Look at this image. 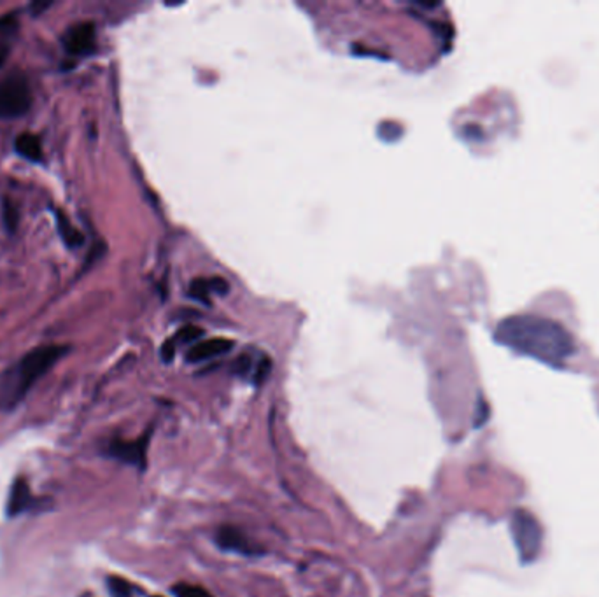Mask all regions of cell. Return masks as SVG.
<instances>
[{
    "label": "cell",
    "mask_w": 599,
    "mask_h": 597,
    "mask_svg": "<svg viewBox=\"0 0 599 597\" xmlns=\"http://www.w3.org/2000/svg\"><path fill=\"white\" fill-rule=\"evenodd\" d=\"M209 286H211V289H214L219 296H225V295L228 293V289H230L228 284H227L223 279H219V277H218V279H211V280H209Z\"/></svg>",
    "instance_id": "19"
},
{
    "label": "cell",
    "mask_w": 599,
    "mask_h": 597,
    "mask_svg": "<svg viewBox=\"0 0 599 597\" xmlns=\"http://www.w3.org/2000/svg\"><path fill=\"white\" fill-rule=\"evenodd\" d=\"M35 505H37V498L32 494L28 482L25 478H16L14 484L11 486V493H9V500L5 507L7 515L18 517L21 513L32 510Z\"/></svg>",
    "instance_id": "8"
},
{
    "label": "cell",
    "mask_w": 599,
    "mask_h": 597,
    "mask_svg": "<svg viewBox=\"0 0 599 597\" xmlns=\"http://www.w3.org/2000/svg\"><path fill=\"white\" fill-rule=\"evenodd\" d=\"M14 149L19 157H23L28 162H34V164L42 162V157H44L42 142L35 134H30V132L19 134L14 141Z\"/></svg>",
    "instance_id": "10"
},
{
    "label": "cell",
    "mask_w": 599,
    "mask_h": 597,
    "mask_svg": "<svg viewBox=\"0 0 599 597\" xmlns=\"http://www.w3.org/2000/svg\"><path fill=\"white\" fill-rule=\"evenodd\" d=\"M83 597H89V596H83Z\"/></svg>",
    "instance_id": "24"
},
{
    "label": "cell",
    "mask_w": 599,
    "mask_h": 597,
    "mask_svg": "<svg viewBox=\"0 0 599 597\" xmlns=\"http://www.w3.org/2000/svg\"><path fill=\"white\" fill-rule=\"evenodd\" d=\"M4 223L9 230H14L18 223V212L14 210L12 205H7L5 202H4Z\"/></svg>",
    "instance_id": "17"
},
{
    "label": "cell",
    "mask_w": 599,
    "mask_h": 597,
    "mask_svg": "<svg viewBox=\"0 0 599 597\" xmlns=\"http://www.w3.org/2000/svg\"><path fill=\"white\" fill-rule=\"evenodd\" d=\"M250 368H251V359H250V356H241V357L237 359V363H235V371H237L239 375H244V373L250 371Z\"/></svg>",
    "instance_id": "20"
},
{
    "label": "cell",
    "mask_w": 599,
    "mask_h": 597,
    "mask_svg": "<svg viewBox=\"0 0 599 597\" xmlns=\"http://www.w3.org/2000/svg\"><path fill=\"white\" fill-rule=\"evenodd\" d=\"M268 371H270V361H268L266 357H263V359L259 361V364H257V371H255V382H257V384L263 382V380L266 379Z\"/></svg>",
    "instance_id": "18"
},
{
    "label": "cell",
    "mask_w": 599,
    "mask_h": 597,
    "mask_svg": "<svg viewBox=\"0 0 599 597\" xmlns=\"http://www.w3.org/2000/svg\"><path fill=\"white\" fill-rule=\"evenodd\" d=\"M48 7H51V2H46V4H41V2H35L34 5H32V9H35V14H39V12H42L44 9H48Z\"/></svg>",
    "instance_id": "23"
},
{
    "label": "cell",
    "mask_w": 599,
    "mask_h": 597,
    "mask_svg": "<svg viewBox=\"0 0 599 597\" xmlns=\"http://www.w3.org/2000/svg\"><path fill=\"white\" fill-rule=\"evenodd\" d=\"M498 339L550 364H561L573 350L572 339L561 328L531 318H515L507 321L502 325Z\"/></svg>",
    "instance_id": "1"
},
{
    "label": "cell",
    "mask_w": 599,
    "mask_h": 597,
    "mask_svg": "<svg viewBox=\"0 0 599 597\" xmlns=\"http://www.w3.org/2000/svg\"><path fill=\"white\" fill-rule=\"evenodd\" d=\"M511 525L520 559L524 563L534 561L541 550V527L534 515L526 510H515Z\"/></svg>",
    "instance_id": "4"
},
{
    "label": "cell",
    "mask_w": 599,
    "mask_h": 597,
    "mask_svg": "<svg viewBox=\"0 0 599 597\" xmlns=\"http://www.w3.org/2000/svg\"><path fill=\"white\" fill-rule=\"evenodd\" d=\"M55 216H57L58 235L62 237V241L65 242V246L71 248V249L81 248L83 242H85V235L71 223V219H69L62 210H55Z\"/></svg>",
    "instance_id": "11"
},
{
    "label": "cell",
    "mask_w": 599,
    "mask_h": 597,
    "mask_svg": "<svg viewBox=\"0 0 599 597\" xmlns=\"http://www.w3.org/2000/svg\"><path fill=\"white\" fill-rule=\"evenodd\" d=\"M9 53H11L9 44L0 42V69L5 65V62H7V58H9Z\"/></svg>",
    "instance_id": "22"
},
{
    "label": "cell",
    "mask_w": 599,
    "mask_h": 597,
    "mask_svg": "<svg viewBox=\"0 0 599 597\" xmlns=\"http://www.w3.org/2000/svg\"><path fill=\"white\" fill-rule=\"evenodd\" d=\"M232 347H234V341H228V339H209V341H200V343L193 345L188 350L186 359L189 363H200V361H205V359H212V357L223 356Z\"/></svg>",
    "instance_id": "9"
},
{
    "label": "cell",
    "mask_w": 599,
    "mask_h": 597,
    "mask_svg": "<svg viewBox=\"0 0 599 597\" xmlns=\"http://www.w3.org/2000/svg\"><path fill=\"white\" fill-rule=\"evenodd\" d=\"M64 48L73 57H85L95 51V25L81 21L67 28L64 34Z\"/></svg>",
    "instance_id": "6"
},
{
    "label": "cell",
    "mask_w": 599,
    "mask_h": 597,
    "mask_svg": "<svg viewBox=\"0 0 599 597\" xmlns=\"http://www.w3.org/2000/svg\"><path fill=\"white\" fill-rule=\"evenodd\" d=\"M107 589L112 597H134L132 586L125 578H119V577H109Z\"/></svg>",
    "instance_id": "12"
},
{
    "label": "cell",
    "mask_w": 599,
    "mask_h": 597,
    "mask_svg": "<svg viewBox=\"0 0 599 597\" xmlns=\"http://www.w3.org/2000/svg\"><path fill=\"white\" fill-rule=\"evenodd\" d=\"M16 27H18L16 12H7L4 16H0V35L11 34L12 30H16Z\"/></svg>",
    "instance_id": "16"
},
{
    "label": "cell",
    "mask_w": 599,
    "mask_h": 597,
    "mask_svg": "<svg viewBox=\"0 0 599 597\" xmlns=\"http://www.w3.org/2000/svg\"><path fill=\"white\" fill-rule=\"evenodd\" d=\"M209 289H211V286H209V280L196 279V280L191 284V287H189V295H191L193 298H196V300H204V302H207Z\"/></svg>",
    "instance_id": "14"
},
{
    "label": "cell",
    "mask_w": 599,
    "mask_h": 597,
    "mask_svg": "<svg viewBox=\"0 0 599 597\" xmlns=\"http://www.w3.org/2000/svg\"><path fill=\"white\" fill-rule=\"evenodd\" d=\"M202 335H204V330H200L196 326H186V328H182L175 335L173 341H177V343H188V341H195L196 339H200Z\"/></svg>",
    "instance_id": "15"
},
{
    "label": "cell",
    "mask_w": 599,
    "mask_h": 597,
    "mask_svg": "<svg viewBox=\"0 0 599 597\" xmlns=\"http://www.w3.org/2000/svg\"><path fill=\"white\" fill-rule=\"evenodd\" d=\"M148 443H150V434L134 440V441H125V440H112L107 448H105V455L118 459L125 464H132L139 470H144L146 466V450H148Z\"/></svg>",
    "instance_id": "5"
},
{
    "label": "cell",
    "mask_w": 599,
    "mask_h": 597,
    "mask_svg": "<svg viewBox=\"0 0 599 597\" xmlns=\"http://www.w3.org/2000/svg\"><path fill=\"white\" fill-rule=\"evenodd\" d=\"M173 354H175V341H167V343L164 345V348H162V357H164V361H167V363L172 361Z\"/></svg>",
    "instance_id": "21"
},
{
    "label": "cell",
    "mask_w": 599,
    "mask_h": 597,
    "mask_svg": "<svg viewBox=\"0 0 599 597\" xmlns=\"http://www.w3.org/2000/svg\"><path fill=\"white\" fill-rule=\"evenodd\" d=\"M216 541L223 550L230 552H239L242 555H259L257 547L251 543V540L237 527L232 525H223L218 529Z\"/></svg>",
    "instance_id": "7"
},
{
    "label": "cell",
    "mask_w": 599,
    "mask_h": 597,
    "mask_svg": "<svg viewBox=\"0 0 599 597\" xmlns=\"http://www.w3.org/2000/svg\"><path fill=\"white\" fill-rule=\"evenodd\" d=\"M173 594L177 597H211L205 589L189 584H177L173 587Z\"/></svg>",
    "instance_id": "13"
},
{
    "label": "cell",
    "mask_w": 599,
    "mask_h": 597,
    "mask_svg": "<svg viewBox=\"0 0 599 597\" xmlns=\"http://www.w3.org/2000/svg\"><path fill=\"white\" fill-rule=\"evenodd\" d=\"M69 352V345L48 343L32 348L0 373V409L14 410L30 389Z\"/></svg>",
    "instance_id": "2"
},
{
    "label": "cell",
    "mask_w": 599,
    "mask_h": 597,
    "mask_svg": "<svg viewBox=\"0 0 599 597\" xmlns=\"http://www.w3.org/2000/svg\"><path fill=\"white\" fill-rule=\"evenodd\" d=\"M32 107V89L21 73L0 80V121L25 116Z\"/></svg>",
    "instance_id": "3"
}]
</instances>
